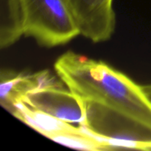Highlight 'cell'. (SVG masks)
Returning a JSON list of instances; mask_svg holds the SVG:
<instances>
[{
  "mask_svg": "<svg viewBox=\"0 0 151 151\" xmlns=\"http://www.w3.org/2000/svg\"><path fill=\"white\" fill-rule=\"evenodd\" d=\"M58 77L84 101L96 102L151 127V102L142 86L103 61L67 51L55 62Z\"/></svg>",
  "mask_w": 151,
  "mask_h": 151,
  "instance_id": "cell-1",
  "label": "cell"
},
{
  "mask_svg": "<svg viewBox=\"0 0 151 151\" xmlns=\"http://www.w3.org/2000/svg\"><path fill=\"white\" fill-rule=\"evenodd\" d=\"M86 120L81 127L111 150H151V127L104 104L84 101Z\"/></svg>",
  "mask_w": 151,
  "mask_h": 151,
  "instance_id": "cell-2",
  "label": "cell"
},
{
  "mask_svg": "<svg viewBox=\"0 0 151 151\" xmlns=\"http://www.w3.org/2000/svg\"><path fill=\"white\" fill-rule=\"evenodd\" d=\"M24 35L46 47L67 43L81 35L65 0H22Z\"/></svg>",
  "mask_w": 151,
  "mask_h": 151,
  "instance_id": "cell-3",
  "label": "cell"
},
{
  "mask_svg": "<svg viewBox=\"0 0 151 151\" xmlns=\"http://www.w3.org/2000/svg\"><path fill=\"white\" fill-rule=\"evenodd\" d=\"M15 118L43 136L70 148L83 150H107L106 147L81 126L53 118L25 105L18 104L12 113Z\"/></svg>",
  "mask_w": 151,
  "mask_h": 151,
  "instance_id": "cell-4",
  "label": "cell"
},
{
  "mask_svg": "<svg viewBox=\"0 0 151 151\" xmlns=\"http://www.w3.org/2000/svg\"><path fill=\"white\" fill-rule=\"evenodd\" d=\"M60 81L29 93L22 104L32 110L78 126L86 120L85 102Z\"/></svg>",
  "mask_w": 151,
  "mask_h": 151,
  "instance_id": "cell-5",
  "label": "cell"
},
{
  "mask_svg": "<svg viewBox=\"0 0 151 151\" xmlns=\"http://www.w3.org/2000/svg\"><path fill=\"white\" fill-rule=\"evenodd\" d=\"M80 30L94 42L108 41L114 33L113 0H65Z\"/></svg>",
  "mask_w": 151,
  "mask_h": 151,
  "instance_id": "cell-6",
  "label": "cell"
},
{
  "mask_svg": "<svg viewBox=\"0 0 151 151\" xmlns=\"http://www.w3.org/2000/svg\"><path fill=\"white\" fill-rule=\"evenodd\" d=\"M59 81L49 70L24 73L3 69L0 73V104L12 114L29 93Z\"/></svg>",
  "mask_w": 151,
  "mask_h": 151,
  "instance_id": "cell-7",
  "label": "cell"
},
{
  "mask_svg": "<svg viewBox=\"0 0 151 151\" xmlns=\"http://www.w3.org/2000/svg\"><path fill=\"white\" fill-rule=\"evenodd\" d=\"M24 5L22 0H1L0 47L5 49L24 35Z\"/></svg>",
  "mask_w": 151,
  "mask_h": 151,
  "instance_id": "cell-8",
  "label": "cell"
},
{
  "mask_svg": "<svg viewBox=\"0 0 151 151\" xmlns=\"http://www.w3.org/2000/svg\"><path fill=\"white\" fill-rule=\"evenodd\" d=\"M142 88H143V90L145 91L147 96L149 97V99L151 102V83L148 84V85H145V86H142Z\"/></svg>",
  "mask_w": 151,
  "mask_h": 151,
  "instance_id": "cell-9",
  "label": "cell"
}]
</instances>
